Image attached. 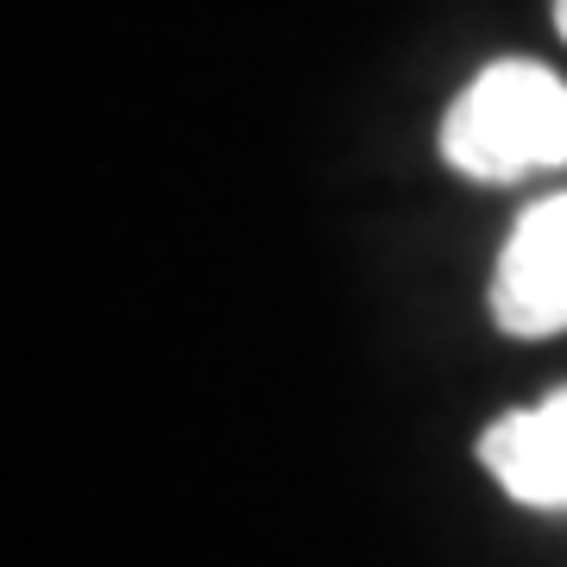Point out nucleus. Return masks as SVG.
<instances>
[{"label":"nucleus","mask_w":567,"mask_h":567,"mask_svg":"<svg viewBox=\"0 0 567 567\" xmlns=\"http://www.w3.org/2000/svg\"><path fill=\"white\" fill-rule=\"evenodd\" d=\"M555 32L567 39V0H555Z\"/></svg>","instance_id":"nucleus-4"},{"label":"nucleus","mask_w":567,"mask_h":567,"mask_svg":"<svg viewBox=\"0 0 567 567\" xmlns=\"http://www.w3.org/2000/svg\"><path fill=\"white\" fill-rule=\"evenodd\" d=\"M492 322L511 341L567 334V189L529 203L492 265Z\"/></svg>","instance_id":"nucleus-2"},{"label":"nucleus","mask_w":567,"mask_h":567,"mask_svg":"<svg viewBox=\"0 0 567 567\" xmlns=\"http://www.w3.org/2000/svg\"><path fill=\"white\" fill-rule=\"evenodd\" d=\"M480 466L517 505L567 511V385L548 391L543 404L505 410L480 435Z\"/></svg>","instance_id":"nucleus-3"},{"label":"nucleus","mask_w":567,"mask_h":567,"mask_svg":"<svg viewBox=\"0 0 567 567\" xmlns=\"http://www.w3.org/2000/svg\"><path fill=\"white\" fill-rule=\"evenodd\" d=\"M442 158L473 183H524L567 164V82L536 58H498L442 114Z\"/></svg>","instance_id":"nucleus-1"}]
</instances>
